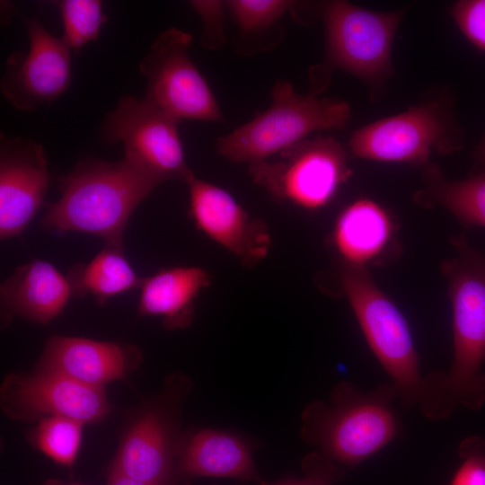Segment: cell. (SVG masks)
Masks as SVG:
<instances>
[{"instance_id": "obj_24", "label": "cell", "mask_w": 485, "mask_h": 485, "mask_svg": "<svg viewBox=\"0 0 485 485\" xmlns=\"http://www.w3.org/2000/svg\"><path fill=\"white\" fill-rule=\"evenodd\" d=\"M64 27L63 39L75 51L95 40L108 16L99 0H62L56 2Z\"/></svg>"}, {"instance_id": "obj_22", "label": "cell", "mask_w": 485, "mask_h": 485, "mask_svg": "<svg viewBox=\"0 0 485 485\" xmlns=\"http://www.w3.org/2000/svg\"><path fill=\"white\" fill-rule=\"evenodd\" d=\"M67 278L73 295H91L100 304L140 287L143 281L126 258L123 246L110 244H105L88 263L74 266Z\"/></svg>"}, {"instance_id": "obj_23", "label": "cell", "mask_w": 485, "mask_h": 485, "mask_svg": "<svg viewBox=\"0 0 485 485\" xmlns=\"http://www.w3.org/2000/svg\"><path fill=\"white\" fill-rule=\"evenodd\" d=\"M84 424L66 417H49L36 422L27 441L59 465L72 468L77 459Z\"/></svg>"}, {"instance_id": "obj_10", "label": "cell", "mask_w": 485, "mask_h": 485, "mask_svg": "<svg viewBox=\"0 0 485 485\" xmlns=\"http://www.w3.org/2000/svg\"><path fill=\"white\" fill-rule=\"evenodd\" d=\"M191 41V34L175 27L157 36L139 62L146 98L180 121H220L215 95L189 56Z\"/></svg>"}, {"instance_id": "obj_17", "label": "cell", "mask_w": 485, "mask_h": 485, "mask_svg": "<svg viewBox=\"0 0 485 485\" xmlns=\"http://www.w3.org/2000/svg\"><path fill=\"white\" fill-rule=\"evenodd\" d=\"M177 472L181 485L201 477L246 482H258L261 478L250 442L234 432L216 428L182 432L177 450Z\"/></svg>"}, {"instance_id": "obj_7", "label": "cell", "mask_w": 485, "mask_h": 485, "mask_svg": "<svg viewBox=\"0 0 485 485\" xmlns=\"http://www.w3.org/2000/svg\"><path fill=\"white\" fill-rule=\"evenodd\" d=\"M278 154L250 164V176L273 198L305 210L326 207L351 176L347 154L331 137L304 139Z\"/></svg>"}, {"instance_id": "obj_20", "label": "cell", "mask_w": 485, "mask_h": 485, "mask_svg": "<svg viewBox=\"0 0 485 485\" xmlns=\"http://www.w3.org/2000/svg\"><path fill=\"white\" fill-rule=\"evenodd\" d=\"M210 283L209 274L198 266L161 269L143 278L137 314L160 317L168 331L186 329L194 319L198 296Z\"/></svg>"}, {"instance_id": "obj_21", "label": "cell", "mask_w": 485, "mask_h": 485, "mask_svg": "<svg viewBox=\"0 0 485 485\" xmlns=\"http://www.w3.org/2000/svg\"><path fill=\"white\" fill-rule=\"evenodd\" d=\"M424 188L415 200L423 206L444 207L465 227H485V172L450 181L433 163L423 168Z\"/></svg>"}, {"instance_id": "obj_6", "label": "cell", "mask_w": 485, "mask_h": 485, "mask_svg": "<svg viewBox=\"0 0 485 485\" xmlns=\"http://www.w3.org/2000/svg\"><path fill=\"white\" fill-rule=\"evenodd\" d=\"M192 388L184 374L165 379L155 396L142 402L128 421L108 472L151 485H181L177 450L182 401Z\"/></svg>"}, {"instance_id": "obj_28", "label": "cell", "mask_w": 485, "mask_h": 485, "mask_svg": "<svg viewBox=\"0 0 485 485\" xmlns=\"http://www.w3.org/2000/svg\"><path fill=\"white\" fill-rule=\"evenodd\" d=\"M449 12L467 40L485 51V0L457 1Z\"/></svg>"}, {"instance_id": "obj_16", "label": "cell", "mask_w": 485, "mask_h": 485, "mask_svg": "<svg viewBox=\"0 0 485 485\" xmlns=\"http://www.w3.org/2000/svg\"><path fill=\"white\" fill-rule=\"evenodd\" d=\"M142 359V351L135 345L54 335L46 342L33 369L105 388L109 383L126 380Z\"/></svg>"}, {"instance_id": "obj_5", "label": "cell", "mask_w": 485, "mask_h": 485, "mask_svg": "<svg viewBox=\"0 0 485 485\" xmlns=\"http://www.w3.org/2000/svg\"><path fill=\"white\" fill-rule=\"evenodd\" d=\"M271 96L267 110L216 140L219 155L233 163L266 161L313 131L344 128L351 117L347 101L297 93L285 80L274 84Z\"/></svg>"}, {"instance_id": "obj_4", "label": "cell", "mask_w": 485, "mask_h": 485, "mask_svg": "<svg viewBox=\"0 0 485 485\" xmlns=\"http://www.w3.org/2000/svg\"><path fill=\"white\" fill-rule=\"evenodd\" d=\"M454 256L441 270L452 308L453 358L446 381L456 406L479 410L485 403V250L463 236L452 239Z\"/></svg>"}, {"instance_id": "obj_9", "label": "cell", "mask_w": 485, "mask_h": 485, "mask_svg": "<svg viewBox=\"0 0 485 485\" xmlns=\"http://www.w3.org/2000/svg\"><path fill=\"white\" fill-rule=\"evenodd\" d=\"M180 122L146 97L125 95L105 116L101 134L108 143L122 142L124 157L162 182L187 183L194 173L185 161Z\"/></svg>"}, {"instance_id": "obj_11", "label": "cell", "mask_w": 485, "mask_h": 485, "mask_svg": "<svg viewBox=\"0 0 485 485\" xmlns=\"http://www.w3.org/2000/svg\"><path fill=\"white\" fill-rule=\"evenodd\" d=\"M460 147L450 119L436 101L363 126L348 140L354 157L410 164H425L435 153L447 154Z\"/></svg>"}, {"instance_id": "obj_8", "label": "cell", "mask_w": 485, "mask_h": 485, "mask_svg": "<svg viewBox=\"0 0 485 485\" xmlns=\"http://www.w3.org/2000/svg\"><path fill=\"white\" fill-rule=\"evenodd\" d=\"M403 13L372 11L346 1L329 2L322 13L328 66L372 86L384 82L392 72V47Z\"/></svg>"}, {"instance_id": "obj_3", "label": "cell", "mask_w": 485, "mask_h": 485, "mask_svg": "<svg viewBox=\"0 0 485 485\" xmlns=\"http://www.w3.org/2000/svg\"><path fill=\"white\" fill-rule=\"evenodd\" d=\"M396 397L391 382L364 392L341 381L331 389L328 403L316 400L304 407L301 438L340 465L356 467L397 436Z\"/></svg>"}, {"instance_id": "obj_13", "label": "cell", "mask_w": 485, "mask_h": 485, "mask_svg": "<svg viewBox=\"0 0 485 485\" xmlns=\"http://www.w3.org/2000/svg\"><path fill=\"white\" fill-rule=\"evenodd\" d=\"M27 52L12 53L0 82L2 94L21 111H34L67 91L71 82L70 48L36 18H24Z\"/></svg>"}, {"instance_id": "obj_15", "label": "cell", "mask_w": 485, "mask_h": 485, "mask_svg": "<svg viewBox=\"0 0 485 485\" xmlns=\"http://www.w3.org/2000/svg\"><path fill=\"white\" fill-rule=\"evenodd\" d=\"M50 183L43 146L0 134V237L20 235L43 205Z\"/></svg>"}, {"instance_id": "obj_19", "label": "cell", "mask_w": 485, "mask_h": 485, "mask_svg": "<svg viewBox=\"0 0 485 485\" xmlns=\"http://www.w3.org/2000/svg\"><path fill=\"white\" fill-rule=\"evenodd\" d=\"M395 229L393 219L384 207L361 198L340 212L331 239L344 265L366 268L380 262L392 247Z\"/></svg>"}, {"instance_id": "obj_2", "label": "cell", "mask_w": 485, "mask_h": 485, "mask_svg": "<svg viewBox=\"0 0 485 485\" xmlns=\"http://www.w3.org/2000/svg\"><path fill=\"white\" fill-rule=\"evenodd\" d=\"M161 183L125 157L81 161L58 178L60 197L48 206L41 225L56 234L82 232L101 237L105 244L123 246L129 218Z\"/></svg>"}, {"instance_id": "obj_14", "label": "cell", "mask_w": 485, "mask_h": 485, "mask_svg": "<svg viewBox=\"0 0 485 485\" xmlns=\"http://www.w3.org/2000/svg\"><path fill=\"white\" fill-rule=\"evenodd\" d=\"M186 184L189 214L199 231L248 268L268 256L271 235L262 219L251 216L227 190L195 174Z\"/></svg>"}, {"instance_id": "obj_27", "label": "cell", "mask_w": 485, "mask_h": 485, "mask_svg": "<svg viewBox=\"0 0 485 485\" xmlns=\"http://www.w3.org/2000/svg\"><path fill=\"white\" fill-rule=\"evenodd\" d=\"M462 463L450 485H485V438L469 436L458 446Z\"/></svg>"}, {"instance_id": "obj_31", "label": "cell", "mask_w": 485, "mask_h": 485, "mask_svg": "<svg viewBox=\"0 0 485 485\" xmlns=\"http://www.w3.org/2000/svg\"><path fill=\"white\" fill-rule=\"evenodd\" d=\"M473 156L480 165L481 171L485 172V136L475 148Z\"/></svg>"}, {"instance_id": "obj_32", "label": "cell", "mask_w": 485, "mask_h": 485, "mask_svg": "<svg viewBox=\"0 0 485 485\" xmlns=\"http://www.w3.org/2000/svg\"><path fill=\"white\" fill-rule=\"evenodd\" d=\"M39 485H84L83 483H66L63 481L57 479H48Z\"/></svg>"}, {"instance_id": "obj_26", "label": "cell", "mask_w": 485, "mask_h": 485, "mask_svg": "<svg viewBox=\"0 0 485 485\" xmlns=\"http://www.w3.org/2000/svg\"><path fill=\"white\" fill-rule=\"evenodd\" d=\"M303 477L266 481L260 478V485H335L346 477L342 465L315 449L302 460Z\"/></svg>"}, {"instance_id": "obj_12", "label": "cell", "mask_w": 485, "mask_h": 485, "mask_svg": "<svg viewBox=\"0 0 485 485\" xmlns=\"http://www.w3.org/2000/svg\"><path fill=\"white\" fill-rule=\"evenodd\" d=\"M0 407L5 416L17 421L36 423L49 417H66L84 425L102 420L111 409L105 388L34 369L4 378Z\"/></svg>"}, {"instance_id": "obj_29", "label": "cell", "mask_w": 485, "mask_h": 485, "mask_svg": "<svg viewBox=\"0 0 485 485\" xmlns=\"http://www.w3.org/2000/svg\"><path fill=\"white\" fill-rule=\"evenodd\" d=\"M190 4L201 16L204 30L201 42L205 48H217L225 41L223 21L224 4L220 1H191Z\"/></svg>"}, {"instance_id": "obj_30", "label": "cell", "mask_w": 485, "mask_h": 485, "mask_svg": "<svg viewBox=\"0 0 485 485\" xmlns=\"http://www.w3.org/2000/svg\"><path fill=\"white\" fill-rule=\"evenodd\" d=\"M105 485H151L118 472H108Z\"/></svg>"}, {"instance_id": "obj_1", "label": "cell", "mask_w": 485, "mask_h": 485, "mask_svg": "<svg viewBox=\"0 0 485 485\" xmlns=\"http://www.w3.org/2000/svg\"><path fill=\"white\" fill-rule=\"evenodd\" d=\"M343 292L375 357L407 408L418 406L429 420L449 418L454 404L446 373L423 375L410 325L402 312L375 283L366 268L343 265Z\"/></svg>"}, {"instance_id": "obj_18", "label": "cell", "mask_w": 485, "mask_h": 485, "mask_svg": "<svg viewBox=\"0 0 485 485\" xmlns=\"http://www.w3.org/2000/svg\"><path fill=\"white\" fill-rule=\"evenodd\" d=\"M73 289L51 263L33 260L19 267L0 287L4 321L19 317L48 324L65 309Z\"/></svg>"}, {"instance_id": "obj_25", "label": "cell", "mask_w": 485, "mask_h": 485, "mask_svg": "<svg viewBox=\"0 0 485 485\" xmlns=\"http://www.w3.org/2000/svg\"><path fill=\"white\" fill-rule=\"evenodd\" d=\"M284 0H229L225 2L231 14L243 31H257L272 24L292 6Z\"/></svg>"}]
</instances>
